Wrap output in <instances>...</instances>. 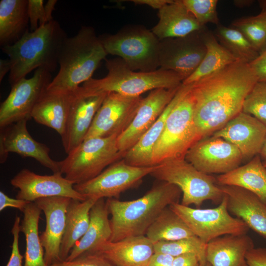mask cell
<instances>
[{
  "mask_svg": "<svg viewBox=\"0 0 266 266\" xmlns=\"http://www.w3.org/2000/svg\"><path fill=\"white\" fill-rule=\"evenodd\" d=\"M31 202L8 197L2 191H0V211L6 207H12L23 212L27 205Z\"/></svg>",
  "mask_w": 266,
  "mask_h": 266,
  "instance_id": "44",
  "label": "cell"
},
{
  "mask_svg": "<svg viewBox=\"0 0 266 266\" xmlns=\"http://www.w3.org/2000/svg\"><path fill=\"white\" fill-rule=\"evenodd\" d=\"M27 122L23 120L0 128V163L5 162L9 153H15L35 159L53 173L60 172L58 161L50 157V148L32 136Z\"/></svg>",
  "mask_w": 266,
  "mask_h": 266,
  "instance_id": "18",
  "label": "cell"
},
{
  "mask_svg": "<svg viewBox=\"0 0 266 266\" xmlns=\"http://www.w3.org/2000/svg\"><path fill=\"white\" fill-rule=\"evenodd\" d=\"M57 2L56 0H49L44 5L46 18L48 22L53 20L52 13Z\"/></svg>",
  "mask_w": 266,
  "mask_h": 266,
  "instance_id": "50",
  "label": "cell"
},
{
  "mask_svg": "<svg viewBox=\"0 0 266 266\" xmlns=\"http://www.w3.org/2000/svg\"><path fill=\"white\" fill-rule=\"evenodd\" d=\"M180 86L172 89H156L141 99L130 126L117 137V145L121 153L125 156L152 126L172 100Z\"/></svg>",
  "mask_w": 266,
  "mask_h": 266,
  "instance_id": "17",
  "label": "cell"
},
{
  "mask_svg": "<svg viewBox=\"0 0 266 266\" xmlns=\"http://www.w3.org/2000/svg\"><path fill=\"white\" fill-rule=\"evenodd\" d=\"M201 34L206 49V53L196 70L183 81V84H192L239 61L220 43L211 32L203 28L201 30Z\"/></svg>",
  "mask_w": 266,
  "mask_h": 266,
  "instance_id": "32",
  "label": "cell"
},
{
  "mask_svg": "<svg viewBox=\"0 0 266 266\" xmlns=\"http://www.w3.org/2000/svg\"><path fill=\"white\" fill-rule=\"evenodd\" d=\"M211 135L235 146L243 158L259 155L266 136V127L253 116L241 112Z\"/></svg>",
  "mask_w": 266,
  "mask_h": 266,
  "instance_id": "21",
  "label": "cell"
},
{
  "mask_svg": "<svg viewBox=\"0 0 266 266\" xmlns=\"http://www.w3.org/2000/svg\"><path fill=\"white\" fill-rule=\"evenodd\" d=\"M159 21L151 31L159 40L187 35L201 27L183 0H171L159 9Z\"/></svg>",
  "mask_w": 266,
  "mask_h": 266,
  "instance_id": "24",
  "label": "cell"
},
{
  "mask_svg": "<svg viewBox=\"0 0 266 266\" xmlns=\"http://www.w3.org/2000/svg\"><path fill=\"white\" fill-rule=\"evenodd\" d=\"M75 92H55L46 90L34 106L32 118L38 124L55 130L61 136L65 131Z\"/></svg>",
  "mask_w": 266,
  "mask_h": 266,
  "instance_id": "27",
  "label": "cell"
},
{
  "mask_svg": "<svg viewBox=\"0 0 266 266\" xmlns=\"http://www.w3.org/2000/svg\"><path fill=\"white\" fill-rule=\"evenodd\" d=\"M192 84H182L176 94L152 126L139 141L129 150L123 158L129 165L139 166H152L153 148L161 135L166 119L175 106L188 93Z\"/></svg>",
  "mask_w": 266,
  "mask_h": 266,
  "instance_id": "26",
  "label": "cell"
},
{
  "mask_svg": "<svg viewBox=\"0 0 266 266\" xmlns=\"http://www.w3.org/2000/svg\"><path fill=\"white\" fill-rule=\"evenodd\" d=\"M216 179L220 186L243 188L266 202V167L259 155L246 164L219 175Z\"/></svg>",
  "mask_w": 266,
  "mask_h": 266,
  "instance_id": "29",
  "label": "cell"
},
{
  "mask_svg": "<svg viewBox=\"0 0 266 266\" xmlns=\"http://www.w3.org/2000/svg\"><path fill=\"white\" fill-rule=\"evenodd\" d=\"M11 68L10 61L8 59L0 60V82L3 80L5 75L9 73Z\"/></svg>",
  "mask_w": 266,
  "mask_h": 266,
  "instance_id": "49",
  "label": "cell"
},
{
  "mask_svg": "<svg viewBox=\"0 0 266 266\" xmlns=\"http://www.w3.org/2000/svg\"><path fill=\"white\" fill-rule=\"evenodd\" d=\"M10 184L19 190L16 199L30 202L57 196L81 201L87 199L74 189V184L60 172L42 175L23 168L11 179Z\"/></svg>",
  "mask_w": 266,
  "mask_h": 266,
  "instance_id": "16",
  "label": "cell"
},
{
  "mask_svg": "<svg viewBox=\"0 0 266 266\" xmlns=\"http://www.w3.org/2000/svg\"><path fill=\"white\" fill-rule=\"evenodd\" d=\"M41 211L34 202H30L23 211L20 231L26 238L24 266H48L44 260V249L38 232Z\"/></svg>",
  "mask_w": 266,
  "mask_h": 266,
  "instance_id": "33",
  "label": "cell"
},
{
  "mask_svg": "<svg viewBox=\"0 0 266 266\" xmlns=\"http://www.w3.org/2000/svg\"><path fill=\"white\" fill-rule=\"evenodd\" d=\"M196 142L185 159L200 171L207 174H225L240 166L244 159L231 142L211 135Z\"/></svg>",
  "mask_w": 266,
  "mask_h": 266,
  "instance_id": "14",
  "label": "cell"
},
{
  "mask_svg": "<svg viewBox=\"0 0 266 266\" xmlns=\"http://www.w3.org/2000/svg\"><path fill=\"white\" fill-rule=\"evenodd\" d=\"M258 81L249 63L238 61L192 83L198 140L211 135L242 112L246 96Z\"/></svg>",
  "mask_w": 266,
  "mask_h": 266,
  "instance_id": "1",
  "label": "cell"
},
{
  "mask_svg": "<svg viewBox=\"0 0 266 266\" xmlns=\"http://www.w3.org/2000/svg\"><path fill=\"white\" fill-rule=\"evenodd\" d=\"M43 1V0H28V13L31 32L48 23Z\"/></svg>",
  "mask_w": 266,
  "mask_h": 266,
  "instance_id": "41",
  "label": "cell"
},
{
  "mask_svg": "<svg viewBox=\"0 0 266 266\" xmlns=\"http://www.w3.org/2000/svg\"><path fill=\"white\" fill-rule=\"evenodd\" d=\"M259 155L263 162H266V136Z\"/></svg>",
  "mask_w": 266,
  "mask_h": 266,
  "instance_id": "51",
  "label": "cell"
},
{
  "mask_svg": "<svg viewBox=\"0 0 266 266\" xmlns=\"http://www.w3.org/2000/svg\"><path fill=\"white\" fill-rule=\"evenodd\" d=\"M90 253L102 255L116 266H148L155 250L154 243L140 235L104 242Z\"/></svg>",
  "mask_w": 266,
  "mask_h": 266,
  "instance_id": "22",
  "label": "cell"
},
{
  "mask_svg": "<svg viewBox=\"0 0 266 266\" xmlns=\"http://www.w3.org/2000/svg\"><path fill=\"white\" fill-rule=\"evenodd\" d=\"M71 199L57 196L40 199L34 202L43 212L46 219L45 229L40 238L44 249V260L48 266L62 261L61 245L66 228L67 208Z\"/></svg>",
  "mask_w": 266,
  "mask_h": 266,
  "instance_id": "19",
  "label": "cell"
},
{
  "mask_svg": "<svg viewBox=\"0 0 266 266\" xmlns=\"http://www.w3.org/2000/svg\"><path fill=\"white\" fill-rule=\"evenodd\" d=\"M174 258L168 254L155 252L150 259L148 266H172Z\"/></svg>",
  "mask_w": 266,
  "mask_h": 266,
  "instance_id": "47",
  "label": "cell"
},
{
  "mask_svg": "<svg viewBox=\"0 0 266 266\" xmlns=\"http://www.w3.org/2000/svg\"><path fill=\"white\" fill-rule=\"evenodd\" d=\"M107 75L100 79L90 78L80 87L87 95L115 92L130 96H141L156 89H172L180 86L182 78L175 72L161 68L150 71H135L130 69L122 59H105Z\"/></svg>",
  "mask_w": 266,
  "mask_h": 266,
  "instance_id": "5",
  "label": "cell"
},
{
  "mask_svg": "<svg viewBox=\"0 0 266 266\" xmlns=\"http://www.w3.org/2000/svg\"><path fill=\"white\" fill-rule=\"evenodd\" d=\"M182 195L176 185L159 181L142 197L122 201L114 198L106 200L112 235L109 241L145 235L153 222L166 207L179 202Z\"/></svg>",
  "mask_w": 266,
  "mask_h": 266,
  "instance_id": "2",
  "label": "cell"
},
{
  "mask_svg": "<svg viewBox=\"0 0 266 266\" xmlns=\"http://www.w3.org/2000/svg\"><path fill=\"white\" fill-rule=\"evenodd\" d=\"M248 266H266V248H253L246 255Z\"/></svg>",
  "mask_w": 266,
  "mask_h": 266,
  "instance_id": "43",
  "label": "cell"
},
{
  "mask_svg": "<svg viewBox=\"0 0 266 266\" xmlns=\"http://www.w3.org/2000/svg\"><path fill=\"white\" fill-rule=\"evenodd\" d=\"M159 181L177 186L182 192L181 204L199 208L206 200L219 204L224 194L216 179L197 169L185 158L166 161L150 174Z\"/></svg>",
  "mask_w": 266,
  "mask_h": 266,
  "instance_id": "9",
  "label": "cell"
},
{
  "mask_svg": "<svg viewBox=\"0 0 266 266\" xmlns=\"http://www.w3.org/2000/svg\"><path fill=\"white\" fill-rule=\"evenodd\" d=\"M118 135L84 139L64 160L58 161L60 172L74 184L99 175L108 166L123 159L117 145Z\"/></svg>",
  "mask_w": 266,
  "mask_h": 266,
  "instance_id": "7",
  "label": "cell"
},
{
  "mask_svg": "<svg viewBox=\"0 0 266 266\" xmlns=\"http://www.w3.org/2000/svg\"><path fill=\"white\" fill-rule=\"evenodd\" d=\"M49 266H116L102 255L86 252L71 261L63 260Z\"/></svg>",
  "mask_w": 266,
  "mask_h": 266,
  "instance_id": "40",
  "label": "cell"
},
{
  "mask_svg": "<svg viewBox=\"0 0 266 266\" xmlns=\"http://www.w3.org/2000/svg\"><path fill=\"white\" fill-rule=\"evenodd\" d=\"M67 37L59 23L53 20L34 31L28 30L14 44L1 47L10 63V86L38 68L51 72L55 70L61 49Z\"/></svg>",
  "mask_w": 266,
  "mask_h": 266,
  "instance_id": "3",
  "label": "cell"
},
{
  "mask_svg": "<svg viewBox=\"0 0 266 266\" xmlns=\"http://www.w3.org/2000/svg\"><path fill=\"white\" fill-rule=\"evenodd\" d=\"M106 94L85 95L80 87L75 92L65 131L61 136L67 154L84 140Z\"/></svg>",
  "mask_w": 266,
  "mask_h": 266,
  "instance_id": "20",
  "label": "cell"
},
{
  "mask_svg": "<svg viewBox=\"0 0 266 266\" xmlns=\"http://www.w3.org/2000/svg\"><path fill=\"white\" fill-rule=\"evenodd\" d=\"M108 54L94 29L83 26L74 36L65 40L58 61L59 69L48 85L50 92L76 91L92 75Z\"/></svg>",
  "mask_w": 266,
  "mask_h": 266,
  "instance_id": "4",
  "label": "cell"
},
{
  "mask_svg": "<svg viewBox=\"0 0 266 266\" xmlns=\"http://www.w3.org/2000/svg\"><path fill=\"white\" fill-rule=\"evenodd\" d=\"M185 223L195 236L207 243L227 234H247L249 228L240 219L232 216L224 195L219 205L213 208H194L175 202L169 206Z\"/></svg>",
  "mask_w": 266,
  "mask_h": 266,
  "instance_id": "10",
  "label": "cell"
},
{
  "mask_svg": "<svg viewBox=\"0 0 266 266\" xmlns=\"http://www.w3.org/2000/svg\"><path fill=\"white\" fill-rule=\"evenodd\" d=\"M171 0H131L137 4H145L158 10Z\"/></svg>",
  "mask_w": 266,
  "mask_h": 266,
  "instance_id": "48",
  "label": "cell"
},
{
  "mask_svg": "<svg viewBox=\"0 0 266 266\" xmlns=\"http://www.w3.org/2000/svg\"><path fill=\"white\" fill-rule=\"evenodd\" d=\"M20 221V217L16 216L11 230L13 238L11 253L6 266H22L23 256L21 254L19 247V233L21 232Z\"/></svg>",
  "mask_w": 266,
  "mask_h": 266,
  "instance_id": "42",
  "label": "cell"
},
{
  "mask_svg": "<svg viewBox=\"0 0 266 266\" xmlns=\"http://www.w3.org/2000/svg\"><path fill=\"white\" fill-rule=\"evenodd\" d=\"M145 236L154 244L195 236L183 220L168 206L148 229Z\"/></svg>",
  "mask_w": 266,
  "mask_h": 266,
  "instance_id": "34",
  "label": "cell"
},
{
  "mask_svg": "<svg viewBox=\"0 0 266 266\" xmlns=\"http://www.w3.org/2000/svg\"><path fill=\"white\" fill-rule=\"evenodd\" d=\"M200 262L196 254L187 253L175 257L172 266H198Z\"/></svg>",
  "mask_w": 266,
  "mask_h": 266,
  "instance_id": "46",
  "label": "cell"
},
{
  "mask_svg": "<svg viewBox=\"0 0 266 266\" xmlns=\"http://www.w3.org/2000/svg\"><path fill=\"white\" fill-rule=\"evenodd\" d=\"M201 30L182 37L160 40V68L175 72L183 81L189 77L206 53Z\"/></svg>",
  "mask_w": 266,
  "mask_h": 266,
  "instance_id": "15",
  "label": "cell"
},
{
  "mask_svg": "<svg viewBox=\"0 0 266 266\" xmlns=\"http://www.w3.org/2000/svg\"><path fill=\"white\" fill-rule=\"evenodd\" d=\"M254 247L247 234L225 235L207 243L206 260L211 266H248L246 255Z\"/></svg>",
  "mask_w": 266,
  "mask_h": 266,
  "instance_id": "25",
  "label": "cell"
},
{
  "mask_svg": "<svg viewBox=\"0 0 266 266\" xmlns=\"http://www.w3.org/2000/svg\"><path fill=\"white\" fill-rule=\"evenodd\" d=\"M198 266H211L207 261L200 262Z\"/></svg>",
  "mask_w": 266,
  "mask_h": 266,
  "instance_id": "52",
  "label": "cell"
},
{
  "mask_svg": "<svg viewBox=\"0 0 266 266\" xmlns=\"http://www.w3.org/2000/svg\"><path fill=\"white\" fill-rule=\"evenodd\" d=\"M259 3L261 10L258 15L235 19L232 25L260 53L266 48V0Z\"/></svg>",
  "mask_w": 266,
  "mask_h": 266,
  "instance_id": "36",
  "label": "cell"
},
{
  "mask_svg": "<svg viewBox=\"0 0 266 266\" xmlns=\"http://www.w3.org/2000/svg\"><path fill=\"white\" fill-rule=\"evenodd\" d=\"M109 212L104 199H98L90 211V224L84 235L75 244L66 261L92 252L100 244L109 241L112 235Z\"/></svg>",
  "mask_w": 266,
  "mask_h": 266,
  "instance_id": "28",
  "label": "cell"
},
{
  "mask_svg": "<svg viewBox=\"0 0 266 266\" xmlns=\"http://www.w3.org/2000/svg\"><path fill=\"white\" fill-rule=\"evenodd\" d=\"M220 187L227 197L229 212L266 239V202L253 193L240 187Z\"/></svg>",
  "mask_w": 266,
  "mask_h": 266,
  "instance_id": "23",
  "label": "cell"
},
{
  "mask_svg": "<svg viewBox=\"0 0 266 266\" xmlns=\"http://www.w3.org/2000/svg\"><path fill=\"white\" fill-rule=\"evenodd\" d=\"M99 37L107 54L119 57L132 70L150 72L160 68V40L145 27L127 26L115 34Z\"/></svg>",
  "mask_w": 266,
  "mask_h": 266,
  "instance_id": "6",
  "label": "cell"
},
{
  "mask_svg": "<svg viewBox=\"0 0 266 266\" xmlns=\"http://www.w3.org/2000/svg\"><path fill=\"white\" fill-rule=\"evenodd\" d=\"M98 200L88 198L81 201L71 199L67 208L66 228L61 245L62 261L66 260L76 242L87 232L90 210Z\"/></svg>",
  "mask_w": 266,
  "mask_h": 266,
  "instance_id": "31",
  "label": "cell"
},
{
  "mask_svg": "<svg viewBox=\"0 0 266 266\" xmlns=\"http://www.w3.org/2000/svg\"><path fill=\"white\" fill-rule=\"evenodd\" d=\"M220 43L239 61L250 63L260 53L238 30L219 24L214 34Z\"/></svg>",
  "mask_w": 266,
  "mask_h": 266,
  "instance_id": "35",
  "label": "cell"
},
{
  "mask_svg": "<svg viewBox=\"0 0 266 266\" xmlns=\"http://www.w3.org/2000/svg\"><path fill=\"white\" fill-rule=\"evenodd\" d=\"M206 244L197 236L154 244L155 252L162 253L174 257L187 253L196 254L200 262L206 260Z\"/></svg>",
  "mask_w": 266,
  "mask_h": 266,
  "instance_id": "37",
  "label": "cell"
},
{
  "mask_svg": "<svg viewBox=\"0 0 266 266\" xmlns=\"http://www.w3.org/2000/svg\"><path fill=\"white\" fill-rule=\"evenodd\" d=\"M183 2L201 27L207 23L220 24L217 12L218 0H183Z\"/></svg>",
  "mask_w": 266,
  "mask_h": 266,
  "instance_id": "39",
  "label": "cell"
},
{
  "mask_svg": "<svg viewBox=\"0 0 266 266\" xmlns=\"http://www.w3.org/2000/svg\"><path fill=\"white\" fill-rule=\"evenodd\" d=\"M142 99L141 96L107 93L84 139L119 136L132 122Z\"/></svg>",
  "mask_w": 266,
  "mask_h": 266,
  "instance_id": "13",
  "label": "cell"
},
{
  "mask_svg": "<svg viewBox=\"0 0 266 266\" xmlns=\"http://www.w3.org/2000/svg\"><path fill=\"white\" fill-rule=\"evenodd\" d=\"M242 112L249 114L266 127V82L258 81L246 96Z\"/></svg>",
  "mask_w": 266,
  "mask_h": 266,
  "instance_id": "38",
  "label": "cell"
},
{
  "mask_svg": "<svg viewBox=\"0 0 266 266\" xmlns=\"http://www.w3.org/2000/svg\"><path fill=\"white\" fill-rule=\"evenodd\" d=\"M158 165L139 167L122 159L106 168L99 175L86 182L74 184V189L86 199H118L124 192L136 187L143 178L150 175Z\"/></svg>",
  "mask_w": 266,
  "mask_h": 266,
  "instance_id": "11",
  "label": "cell"
},
{
  "mask_svg": "<svg viewBox=\"0 0 266 266\" xmlns=\"http://www.w3.org/2000/svg\"><path fill=\"white\" fill-rule=\"evenodd\" d=\"M263 163H264V166L266 167V162H263Z\"/></svg>",
  "mask_w": 266,
  "mask_h": 266,
  "instance_id": "53",
  "label": "cell"
},
{
  "mask_svg": "<svg viewBox=\"0 0 266 266\" xmlns=\"http://www.w3.org/2000/svg\"><path fill=\"white\" fill-rule=\"evenodd\" d=\"M192 88L168 115L163 132L152 151V166L185 158L189 148L198 141L194 118Z\"/></svg>",
  "mask_w": 266,
  "mask_h": 266,
  "instance_id": "8",
  "label": "cell"
},
{
  "mask_svg": "<svg viewBox=\"0 0 266 266\" xmlns=\"http://www.w3.org/2000/svg\"><path fill=\"white\" fill-rule=\"evenodd\" d=\"M52 80L51 72L38 68L32 77L24 78L11 86L9 95L0 103V128L31 119L34 106Z\"/></svg>",
  "mask_w": 266,
  "mask_h": 266,
  "instance_id": "12",
  "label": "cell"
},
{
  "mask_svg": "<svg viewBox=\"0 0 266 266\" xmlns=\"http://www.w3.org/2000/svg\"><path fill=\"white\" fill-rule=\"evenodd\" d=\"M249 64L255 70L258 81L266 82V48Z\"/></svg>",
  "mask_w": 266,
  "mask_h": 266,
  "instance_id": "45",
  "label": "cell"
},
{
  "mask_svg": "<svg viewBox=\"0 0 266 266\" xmlns=\"http://www.w3.org/2000/svg\"><path fill=\"white\" fill-rule=\"evenodd\" d=\"M28 0H0V45H10L29 30Z\"/></svg>",
  "mask_w": 266,
  "mask_h": 266,
  "instance_id": "30",
  "label": "cell"
}]
</instances>
